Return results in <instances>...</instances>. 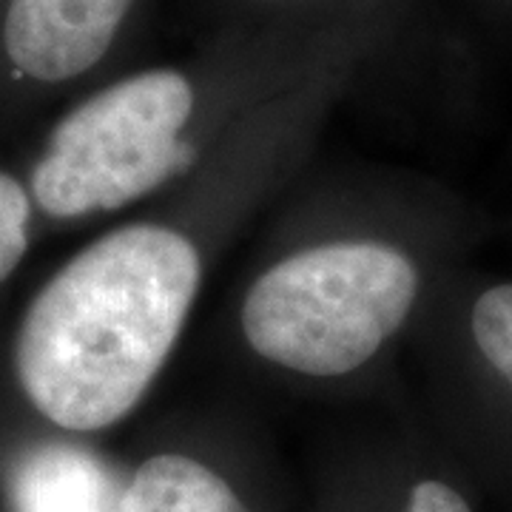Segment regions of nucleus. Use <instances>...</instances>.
<instances>
[{"instance_id":"4","label":"nucleus","mask_w":512,"mask_h":512,"mask_svg":"<svg viewBox=\"0 0 512 512\" xmlns=\"http://www.w3.org/2000/svg\"><path fill=\"white\" fill-rule=\"evenodd\" d=\"M410 342L441 447L476 487L512 504V276L456 268Z\"/></svg>"},{"instance_id":"3","label":"nucleus","mask_w":512,"mask_h":512,"mask_svg":"<svg viewBox=\"0 0 512 512\" xmlns=\"http://www.w3.org/2000/svg\"><path fill=\"white\" fill-rule=\"evenodd\" d=\"M316 69L302 60H248L242 66H154L89 94L52 128L29 191L55 220L117 214L157 202L254 111Z\"/></svg>"},{"instance_id":"11","label":"nucleus","mask_w":512,"mask_h":512,"mask_svg":"<svg viewBox=\"0 0 512 512\" xmlns=\"http://www.w3.org/2000/svg\"><path fill=\"white\" fill-rule=\"evenodd\" d=\"M35 200L26 185L0 171V285L15 274L29 251Z\"/></svg>"},{"instance_id":"7","label":"nucleus","mask_w":512,"mask_h":512,"mask_svg":"<svg viewBox=\"0 0 512 512\" xmlns=\"http://www.w3.org/2000/svg\"><path fill=\"white\" fill-rule=\"evenodd\" d=\"M120 512H265L237 458L202 439L154 444L126 476Z\"/></svg>"},{"instance_id":"8","label":"nucleus","mask_w":512,"mask_h":512,"mask_svg":"<svg viewBox=\"0 0 512 512\" xmlns=\"http://www.w3.org/2000/svg\"><path fill=\"white\" fill-rule=\"evenodd\" d=\"M123 476L89 447L46 441L9 473L12 512H120Z\"/></svg>"},{"instance_id":"2","label":"nucleus","mask_w":512,"mask_h":512,"mask_svg":"<svg viewBox=\"0 0 512 512\" xmlns=\"http://www.w3.org/2000/svg\"><path fill=\"white\" fill-rule=\"evenodd\" d=\"M220 256L160 205L92 239L35 293L12 348L26 402L89 436L146 402Z\"/></svg>"},{"instance_id":"9","label":"nucleus","mask_w":512,"mask_h":512,"mask_svg":"<svg viewBox=\"0 0 512 512\" xmlns=\"http://www.w3.org/2000/svg\"><path fill=\"white\" fill-rule=\"evenodd\" d=\"M313 512H402L399 447L359 450L330 467Z\"/></svg>"},{"instance_id":"1","label":"nucleus","mask_w":512,"mask_h":512,"mask_svg":"<svg viewBox=\"0 0 512 512\" xmlns=\"http://www.w3.org/2000/svg\"><path fill=\"white\" fill-rule=\"evenodd\" d=\"M234 311L239 345L268 373L345 384L410 342L476 237L464 205L430 185L296 191Z\"/></svg>"},{"instance_id":"5","label":"nucleus","mask_w":512,"mask_h":512,"mask_svg":"<svg viewBox=\"0 0 512 512\" xmlns=\"http://www.w3.org/2000/svg\"><path fill=\"white\" fill-rule=\"evenodd\" d=\"M342 80L339 63L316 66L254 111L197 174L151 205L185 222L220 256L248 222L262 217L302 177L328 126V111L339 100Z\"/></svg>"},{"instance_id":"10","label":"nucleus","mask_w":512,"mask_h":512,"mask_svg":"<svg viewBox=\"0 0 512 512\" xmlns=\"http://www.w3.org/2000/svg\"><path fill=\"white\" fill-rule=\"evenodd\" d=\"M402 512H478L476 484L444 447L399 444Z\"/></svg>"},{"instance_id":"6","label":"nucleus","mask_w":512,"mask_h":512,"mask_svg":"<svg viewBox=\"0 0 512 512\" xmlns=\"http://www.w3.org/2000/svg\"><path fill=\"white\" fill-rule=\"evenodd\" d=\"M137 0H6L9 66L43 86L94 72L126 29Z\"/></svg>"}]
</instances>
